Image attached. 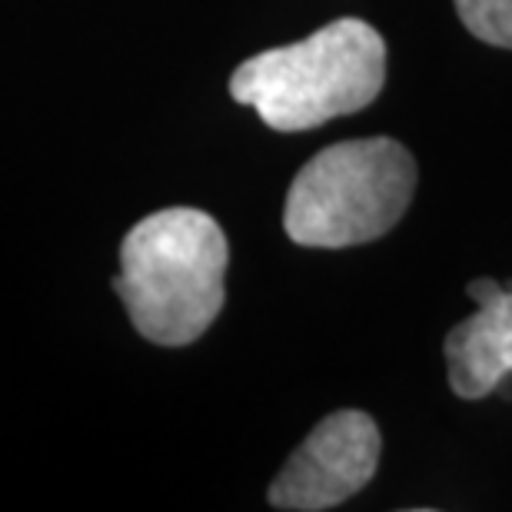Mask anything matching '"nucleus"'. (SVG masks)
Listing matches in <instances>:
<instances>
[{
    "instance_id": "1",
    "label": "nucleus",
    "mask_w": 512,
    "mask_h": 512,
    "mask_svg": "<svg viewBox=\"0 0 512 512\" xmlns=\"http://www.w3.org/2000/svg\"><path fill=\"white\" fill-rule=\"evenodd\" d=\"M227 260V237L210 213L170 207L143 217L124 237L114 280L143 340L157 346L200 340L223 310Z\"/></svg>"
},
{
    "instance_id": "2",
    "label": "nucleus",
    "mask_w": 512,
    "mask_h": 512,
    "mask_svg": "<svg viewBox=\"0 0 512 512\" xmlns=\"http://www.w3.org/2000/svg\"><path fill=\"white\" fill-rule=\"evenodd\" d=\"M386 84V44L360 17H340L300 44L273 47L233 70L230 94L280 133L313 130L363 110Z\"/></svg>"
},
{
    "instance_id": "3",
    "label": "nucleus",
    "mask_w": 512,
    "mask_h": 512,
    "mask_svg": "<svg viewBox=\"0 0 512 512\" xmlns=\"http://www.w3.org/2000/svg\"><path fill=\"white\" fill-rule=\"evenodd\" d=\"M416 190V163L389 137L346 140L320 150L286 193L283 227L300 247L340 250L380 240Z\"/></svg>"
},
{
    "instance_id": "4",
    "label": "nucleus",
    "mask_w": 512,
    "mask_h": 512,
    "mask_svg": "<svg viewBox=\"0 0 512 512\" xmlns=\"http://www.w3.org/2000/svg\"><path fill=\"white\" fill-rule=\"evenodd\" d=\"M380 466V429L360 409L326 416L286 459L270 486V503L293 512L340 506L370 483Z\"/></svg>"
},
{
    "instance_id": "5",
    "label": "nucleus",
    "mask_w": 512,
    "mask_h": 512,
    "mask_svg": "<svg viewBox=\"0 0 512 512\" xmlns=\"http://www.w3.org/2000/svg\"><path fill=\"white\" fill-rule=\"evenodd\" d=\"M469 296L479 310L446 336V370L456 396L483 399L512 373V290L473 280Z\"/></svg>"
},
{
    "instance_id": "6",
    "label": "nucleus",
    "mask_w": 512,
    "mask_h": 512,
    "mask_svg": "<svg viewBox=\"0 0 512 512\" xmlns=\"http://www.w3.org/2000/svg\"><path fill=\"white\" fill-rule=\"evenodd\" d=\"M459 20L473 37L493 47H512V0H456Z\"/></svg>"
}]
</instances>
